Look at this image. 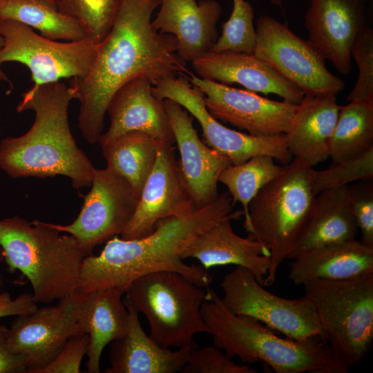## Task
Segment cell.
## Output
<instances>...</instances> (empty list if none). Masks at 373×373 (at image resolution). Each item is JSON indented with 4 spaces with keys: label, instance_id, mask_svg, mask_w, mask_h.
<instances>
[{
    "label": "cell",
    "instance_id": "obj_34",
    "mask_svg": "<svg viewBox=\"0 0 373 373\" xmlns=\"http://www.w3.org/2000/svg\"><path fill=\"white\" fill-rule=\"evenodd\" d=\"M363 180H373V147L351 158L333 162L325 169H314L312 185L316 195L323 191Z\"/></svg>",
    "mask_w": 373,
    "mask_h": 373
},
{
    "label": "cell",
    "instance_id": "obj_25",
    "mask_svg": "<svg viewBox=\"0 0 373 373\" xmlns=\"http://www.w3.org/2000/svg\"><path fill=\"white\" fill-rule=\"evenodd\" d=\"M336 96H305L296 105L284 133L287 147L294 157L312 166L329 157V141L341 106Z\"/></svg>",
    "mask_w": 373,
    "mask_h": 373
},
{
    "label": "cell",
    "instance_id": "obj_13",
    "mask_svg": "<svg viewBox=\"0 0 373 373\" xmlns=\"http://www.w3.org/2000/svg\"><path fill=\"white\" fill-rule=\"evenodd\" d=\"M90 187L73 222L50 223L61 233L73 236L88 256L95 247L122 233L140 198L124 179L107 168L96 169Z\"/></svg>",
    "mask_w": 373,
    "mask_h": 373
},
{
    "label": "cell",
    "instance_id": "obj_21",
    "mask_svg": "<svg viewBox=\"0 0 373 373\" xmlns=\"http://www.w3.org/2000/svg\"><path fill=\"white\" fill-rule=\"evenodd\" d=\"M152 85L145 77H136L115 93L106 111L110 126L99 137L97 143L100 146L131 131L143 132L160 141L175 143L163 99L153 95Z\"/></svg>",
    "mask_w": 373,
    "mask_h": 373
},
{
    "label": "cell",
    "instance_id": "obj_26",
    "mask_svg": "<svg viewBox=\"0 0 373 373\" xmlns=\"http://www.w3.org/2000/svg\"><path fill=\"white\" fill-rule=\"evenodd\" d=\"M347 186L325 190L315 196L308 218L287 259L355 239L358 228L350 207Z\"/></svg>",
    "mask_w": 373,
    "mask_h": 373
},
{
    "label": "cell",
    "instance_id": "obj_20",
    "mask_svg": "<svg viewBox=\"0 0 373 373\" xmlns=\"http://www.w3.org/2000/svg\"><path fill=\"white\" fill-rule=\"evenodd\" d=\"M242 215V210L231 212L200 233L184 248L182 259L195 258L206 270L229 265L242 267L264 286L271 263L269 252L257 240L234 232L231 221Z\"/></svg>",
    "mask_w": 373,
    "mask_h": 373
},
{
    "label": "cell",
    "instance_id": "obj_6",
    "mask_svg": "<svg viewBox=\"0 0 373 373\" xmlns=\"http://www.w3.org/2000/svg\"><path fill=\"white\" fill-rule=\"evenodd\" d=\"M314 169L294 157L264 186L249 205V237L269 252L271 263L264 287L274 284L278 269L293 249L315 198Z\"/></svg>",
    "mask_w": 373,
    "mask_h": 373
},
{
    "label": "cell",
    "instance_id": "obj_29",
    "mask_svg": "<svg viewBox=\"0 0 373 373\" xmlns=\"http://www.w3.org/2000/svg\"><path fill=\"white\" fill-rule=\"evenodd\" d=\"M0 20H12L33 28L51 40L88 39L81 24L60 12L48 0H0Z\"/></svg>",
    "mask_w": 373,
    "mask_h": 373
},
{
    "label": "cell",
    "instance_id": "obj_10",
    "mask_svg": "<svg viewBox=\"0 0 373 373\" xmlns=\"http://www.w3.org/2000/svg\"><path fill=\"white\" fill-rule=\"evenodd\" d=\"M0 34L4 39L0 49V75L8 78L1 69L3 63L19 62L30 71L34 86L84 77L97 51L98 44L88 39L58 42L12 20H0Z\"/></svg>",
    "mask_w": 373,
    "mask_h": 373
},
{
    "label": "cell",
    "instance_id": "obj_41",
    "mask_svg": "<svg viewBox=\"0 0 373 373\" xmlns=\"http://www.w3.org/2000/svg\"><path fill=\"white\" fill-rule=\"evenodd\" d=\"M3 261H4V257H3L2 249L0 247V263L2 262ZM3 287V280L1 274H0V293L1 292Z\"/></svg>",
    "mask_w": 373,
    "mask_h": 373
},
{
    "label": "cell",
    "instance_id": "obj_38",
    "mask_svg": "<svg viewBox=\"0 0 373 373\" xmlns=\"http://www.w3.org/2000/svg\"><path fill=\"white\" fill-rule=\"evenodd\" d=\"M89 336L81 333L72 336L55 358L39 373H79L81 363L87 354Z\"/></svg>",
    "mask_w": 373,
    "mask_h": 373
},
{
    "label": "cell",
    "instance_id": "obj_1",
    "mask_svg": "<svg viewBox=\"0 0 373 373\" xmlns=\"http://www.w3.org/2000/svg\"><path fill=\"white\" fill-rule=\"evenodd\" d=\"M160 2L122 0L89 72L70 82L80 104L77 126L89 144L98 142L108 106L124 84L145 77L154 85L164 78L189 73L177 53L176 39L152 28L151 15Z\"/></svg>",
    "mask_w": 373,
    "mask_h": 373
},
{
    "label": "cell",
    "instance_id": "obj_31",
    "mask_svg": "<svg viewBox=\"0 0 373 373\" xmlns=\"http://www.w3.org/2000/svg\"><path fill=\"white\" fill-rule=\"evenodd\" d=\"M268 155H257L240 164H230L220 174L218 182L227 186L233 204L239 202L242 207L243 226L249 227V205L258 191L281 171Z\"/></svg>",
    "mask_w": 373,
    "mask_h": 373
},
{
    "label": "cell",
    "instance_id": "obj_3",
    "mask_svg": "<svg viewBox=\"0 0 373 373\" xmlns=\"http://www.w3.org/2000/svg\"><path fill=\"white\" fill-rule=\"evenodd\" d=\"M74 99L70 86L61 82L32 86L23 93L19 113L35 112L30 128L0 142V168L12 178L63 175L77 190L91 186L96 170L78 147L68 122Z\"/></svg>",
    "mask_w": 373,
    "mask_h": 373
},
{
    "label": "cell",
    "instance_id": "obj_39",
    "mask_svg": "<svg viewBox=\"0 0 373 373\" xmlns=\"http://www.w3.org/2000/svg\"><path fill=\"white\" fill-rule=\"evenodd\" d=\"M9 327L0 324V373H26V358L8 343Z\"/></svg>",
    "mask_w": 373,
    "mask_h": 373
},
{
    "label": "cell",
    "instance_id": "obj_18",
    "mask_svg": "<svg viewBox=\"0 0 373 373\" xmlns=\"http://www.w3.org/2000/svg\"><path fill=\"white\" fill-rule=\"evenodd\" d=\"M180 158L179 167L184 184L197 209L218 196V178L231 164L198 137L189 115L175 102L163 99Z\"/></svg>",
    "mask_w": 373,
    "mask_h": 373
},
{
    "label": "cell",
    "instance_id": "obj_23",
    "mask_svg": "<svg viewBox=\"0 0 373 373\" xmlns=\"http://www.w3.org/2000/svg\"><path fill=\"white\" fill-rule=\"evenodd\" d=\"M129 313L126 334L111 343L110 367L106 373H176L181 372L198 347L194 342L173 350L155 342L142 329L139 313L126 298Z\"/></svg>",
    "mask_w": 373,
    "mask_h": 373
},
{
    "label": "cell",
    "instance_id": "obj_19",
    "mask_svg": "<svg viewBox=\"0 0 373 373\" xmlns=\"http://www.w3.org/2000/svg\"><path fill=\"white\" fill-rule=\"evenodd\" d=\"M191 62L202 79L229 86L236 83L252 92L276 95L294 104L305 97L298 86L254 54L209 51Z\"/></svg>",
    "mask_w": 373,
    "mask_h": 373
},
{
    "label": "cell",
    "instance_id": "obj_11",
    "mask_svg": "<svg viewBox=\"0 0 373 373\" xmlns=\"http://www.w3.org/2000/svg\"><path fill=\"white\" fill-rule=\"evenodd\" d=\"M254 54L295 84L305 96L336 95L345 84L331 73L324 58L289 27L267 15L256 23Z\"/></svg>",
    "mask_w": 373,
    "mask_h": 373
},
{
    "label": "cell",
    "instance_id": "obj_24",
    "mask_svg": "<svg viewBox=\"0 0 373 373\" xmlns=\"http://www.w3.org/2000/svg\"><path fill=\"white\" fill-rule=\"evenodd\" d=\"M77 298V319L82 333L89 336L86 363L88 373H99L105 347L124 336L128 329L129 313L116 287L97 289Z\"/></svg>",
    "mask_w": 373,
    "mask_h": 373
},
{
    "label": "cell",
    "instance_id": "obj_2",
    "mask_svg": "<svg viewBox=\"0 0 373 373\" xmlns=\"http://www.w3.org/2000/svg\"><path fill=\"white\" fill-rule=\"evenodd\" d=\"M233 206L229 192H223L202 208L161 220L146 236L112 238L98 255L84 258L76 293L110 287L124 293L137 278L159 271L180 273L198 285L208 287L212 280L208 270L186 264L181 254L194 238L230 214Z\"/></svg>",
    "mask_w": 373,
    "mask_h": 373
},
{
    "label": "cell",
    "instance_id": "obj_33",
    "mask_svg": "<svg viewBox=\"0 0 373 373\" xmlns=\"http://www.w3.org/2000/svg\"><path fill=\"white\" fill-rule=\"evenodd\" d=\"M254 18V9L248 1L233 0L231 15L223 23L222 35L210 51L254 54L256 43Z\"/></svg>",
    "mask_w": 373,
    "mask_h": 373
},
{
    "label": "cell",
    "instance_id": "obj_42",
    "mask_svg": "<svg viewBox=\"0 0 373 373\" xmlns=\"http://www.w3.org/2000/svg\"><path fill=\"white\" fill-rule=\"evenodd\" d=\"M3 44H4V39H3V36L0 34V49L3 47ZM1 81L9 82V80H8V78L3 77H2V76L0 75V82H1Z\"/></svg>",
    "mask_w": 373,
    "mask_h": 373
},
{
    "label": "cell",
    "instance_id": "obj_36",
    "mask_svg": "<svg viewBox=\"0 0 373 373\" xmlns=\"http://www.w3.org/2000/svg\"><path fill=\"white\" fill-rule=\"evenodd\" d=\"M180 372L182 373H257L249 365L236 363L215 346L195 347Z\"/></svg>",
    "mask_w": 373,
    "mask_h": 373
},
{
    "label": "cell",
    "instance_id": "obj_17",
    "mask_svg": "<svg viewBox=\"0 0 373 373\" xmlns=\"http://www.w3.org/2000/svg\"><path fill=\"white\" fill-rule=\"evenodd\" d=\"M366 0H309L304 16L307 41L341 74L352 69L350 50L367 25Z\"/></svg>",
    "mask_w": 373,
    "mask_h": 373
},
{
    "label": "cell",
    "instance_id": "obj_4",
    "mask_svg": "<svg viewBox=\"0 0 373 373\" xmlns=\"http://www.w3.org/2000/svg\"><path fill=\"white\" fill-rule=\"evenodd\" d=\"M202 314L214 346L249 365L260 361L277 373L350 372L321 336L304 340L280 337L260 321L230 312L212 290H207Z\"/></svg>",
    "mask_w": 373,
    "mask_h": 373
},
{
    "label": "cell",
    "instance_id": "obj_37",
    "mask_svg": "<svg viewBox=\"0 0 373 373\" xmlns=\"http://www.w3.org/2000/svg\"><path fill=\"white\" fill-rule=\"evenodd\" d=\"M348 201L358 230L361 241L373 246V182L372 180L357 181L347 186Z\"/></svg>",
    "mask_w": 373,
    "mask_h": 373
},
{
    "label": "cell",
    "instance_id": "obj_16",
    "mask_svg": "<svg viewBox=\"0 0 373 373\" xmlns=\"http://www.w3.org/2000/svg\"><path fill=\"white\" fill-rule=\"evenodd\" d=\"M196 209L181 176L173 144L162 142L135 211L120 238L131 240L146 236L161 220Z\"/></svg>",
    "mask_w": 373,
    "mask_h": 373
},
{
    "label": "cell",
    "instance_id": "obj_14",
    "mask_svg": "<svg viewBox=\"0 0 373 373\" xmlns=\"http://www.w3.org/2000/svg\"><path fill=\"white\" fill-rule=\"evenodd\" d=\"M189 80L203 94L206 107L214 118L251 135L284 134L297 105L193 75Z\"/></svg>",
    "mask_w": 373,
    "mask_h": 373
},
{
    "label": "cell",
    "instance_id": "obj_44",
    "mask_svg": "<svg viewBox=\"0 0 373 373\" xmlns=\"http://www.w3.org/2000/svg\"><path fill=\"white\" fill-rule=\"evenodd\" d=\"M366 1H367V3H368L370 6V4H371V7L372 8L373 0H366Z\"/></svg>",
    "mask_w": 373,
    "mask_h": 373
},
{
    "label": "cell",
    "instance_id": "obj_12",
    "mask_svg": "<svg viewBox=\"0 0 373 373\" xmlns=\"http://www.w3.org/2000/svg\"><path fill=\"white\" fill-rule=\"evenodd\" d=\"M152 91L157 98L171 99L188 111L201 126L203 142L231 164H242L257 155H268L285 165L294 157L284 134L255 136L222 124L208 111L202 92L191 86L186 76L164 78L152 87Z\"/></svg>",
    "mask_w": 373,
    "mask_h": 373
},
{
    "label": "cell",
    "instance_id": "obj_22",
    "mask_svg": "<svg viewBox=\"0 0 373 373\" xmlns=\"http://www.w3.org/2000/svg\"><path fill=\"white\" fill-rule=\"evenodd\" d=\"M152 28L173 35L177 53L184 61H192L211 50L217 40V21L220 4L215 0H161Z\"/></svg>",
    "mask_w": 373,
    "mask_h": 373
},
{
    "label": "cell",
    "instance_id": "obj_15",
    "mask_svg": "<svg viewBox=\"0 0 373 373\" xmlns=\"http://www.w3.org/2000/svg\"><path fill=\"white\" fill-rule=\"evenodd\" d=\"M58 304L16 316L10 323L8 343L26 361V373H39L58 355L68 340L81 334L75 293Z\"/></svg>",
    "mask_w": 373,
    "mask_h": 373
},
{
    "label": "cell",
    "instance_id": "obj_7",
    "mask_svg": "<svg viewBox=\"0 0 373 373\" xmlns=\"http://www.w3.org/2000/svg\"><path fill=\"white\" fill-rule=\"evenodd\" d=\"M316 309L324 339L347 366L358 364L373 339V272L303 285Z\"/></svg>",
    "mask_w": 373,
    "mask_h": 373
},
{
    "label": "cell",
    "instance_id": "obj_9",
    "mask_svg": "<svg viewBox=\"0 0 373 373\" xmlns=\"http://www.w3.org/2000/svg\"><path fill=\"white\" fill-rule=\"evenodd\" d=\"M220 287L221 300L233 314L250 316L289 338H324L315 306L305 295L296 299L275 295L240 266L224 276Z\"/></svg>",
    "mask_w": 373,
    "mask_h": 373
},
{
    "label": "cell",
    "instance_id": "obj_40",
    "mask_svg": "<svg viewBox=\"0 0 373 373\" xmlns=\"http://www.w3.org/2000/svg\"><path fill=\"white\" fill-rule=\"evenodd\" d=\"M37 309L32 294L23 293L12 299L7 292L0 293V318L29 314Z\"/></svg>",
    "mask_w": 373,
    "mask_h": 373
},
{
    "label": "cell",
    "instance_id": "obj_32",
    "mask_svg": "<svg viewBox=\"0 0 373 373\" xmlns=\"http://www.w3.org/2000/svg\"><path fill=\"white\" fill-rule=\"evenodd\" d=\"M122 0H57V10L75 19L87 38L100 44L109 33Z\"/></svg>",
    "mask_w": 373,
    "mask_h": 373
},
{
    "label": "cell",
    "instance_id": "obj_43",
    "mask_svg": "<svg viewBox=\"0 0 373 373\" xmlns=\"http://www.w3.org/2000/svg\"><path fill=\"white\" fill-rule=\"evenodd\" d=\"M269 1L273 5H276V6H278L281 7L283 0H269Z\"/></svg>",
    "mask_w": 373,
    "mask_h": 373
},
{
    "label": "cell",
    "instance_id": "obj_30",
    "mask_svg": "<svg viewBox=\"0 0 373 373\" xmlns=\"http://www.w3.org/2000/svg\"><path fill=\"white\" fill-rule=\"evenodd\" d=\"M373 147V99L340 106L331 136L329 156L340 162Z\"/></svg>",
    "mask_w": 373,
    "mask_h": 373
},
{
    "label": "cell",
    "instance_id": "obj_28",
    "mask_svg": "<svg viewBox=\"0 0 373 373\" xmlns=\"http://www.w3.org/2000/svg\"><path fill=\"white\" fill-rule=\"evenodd\" d=\"M162 141L140 131L120 135L101 145L106 168L124 179L140 196Z\"/></svg>",
    "mask_w": 373,
    "mask_h": 373
},
{
    "label": "cell",
    "instance_id": "obj_5",
    "mask_svg": "<svg viewBox=\"0 0 373 373\" xmlns=\"http://www.w3.org/2000/svg\"><path fill=\"white\" fill-rule=\"evenodd\" d=\"M0 247L8 271H19L31 284L34 300L50 303L73 295L87 254L71 235L50 223L17 215L0 219Z\"/></svg>",
    "mask_w": 373,
    "mask_h": 373
},
{
    "label": "cell",
    "instance_id": "obj_27",
    "mask_svg": "<svg viewBox=\"0 0 373 373\" xmlns=\"http://www.w3.org/2000/svg\"><path fill=\"white\" fill-rule=\"evenodd\" d=\"M291 260L288 277L296 285L349 279L373 272V246L353 239L315 249Z\"/></svg>",
    "mask_w": 373,
    "mask_h": 373
},
{
    "label": "cell",
    "instance_id": "obj_8",
    "mask_svg": "<svg viewBox=\"0 0 373 373\" xmlns=\"http://www.w3.org/2000/svg\"><path fill=\"white\" fill-rule=\"evenodd\" d=\"M184 275L159 271L142 276L126 289L125 298L143 314L150 337L165 348H179L207 333L202 306L207 291Z\"/></svg>",
    "mask_w": 373,
    "mask_h": 373
},
{
    "label": "cell",
    "instance_id": "obj_45",
    "mask_svg": "<svg viewBox=\"0 0 373 373\" xmlns=\"http://www.w3.org/2000/svg\"><path fill=\"white\" fill-rule=\"evenodd\" d=\"M49 2H50L51 3L54 4L56 6V3H57V0H48Z\"/></svg>",
    "mask_w": 373,
    "mask_h": 373
},
{
    "label": "cell",
    "instance_id": "obj_35",
    "mask_svg": "<svg viewBox=\"0 0 373 373\" xmlns=\"http://www.w3.org/2000/svg\"><path fill=\"white\" fill-rule=\"evenodd\" d=\"M358 74L348 102L373 99V29L368 24L355 37L350 50Z\"/></svg>",
    "mask_w": 373,
    "mask_h": 373
}]
</instances>
